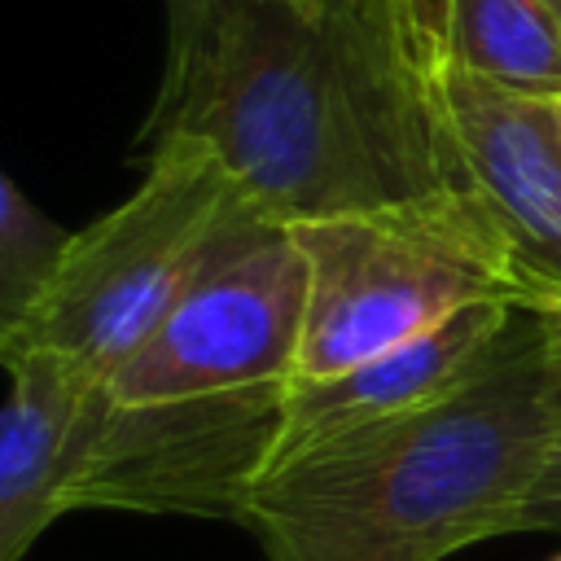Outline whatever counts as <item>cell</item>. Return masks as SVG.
<instances>
[{
    "mask_svg": "<svg viewBox=\"0 0 561 561\" xmlns=\"http://www.w3.org/2000/svg\"><path fill=\"white\" fill-rule=\"evenodd\" d=\"M513 316H517V302H478V307H465L451 320L434 324L430 333L408 337L390 351H377L342 373H329L316 381H294L289 399H285L276 460H285L302 447L329 443L337 434L438 403L443 394H451L460 381H469L491 359V351L508 333Z\"/></svg>",
    "mask_w": 561,
    "mask_h": 561,
    "instance_id": "ba28073f",
    "label": "cell"
},
{
    "mask_svg": "<svg viewBox=\"0 0 561 561\" xmlns=\"http://www.w3.org/2000/svg\"><path fill=\"white\" fill-rule=\"evenodd\" d=\"M447 61L504 92L561 101V26L543 0H451Z\"/></svg>",
    "mask_w": 561,
    "mask_h": 561,
    "instance_id": "30bf717a",
    "label": "cell"
},
{
    "mask_svg": "<svg viewBox=\"0 0 561 561\" xmlns=\"http://www.w3.org/2000/svg\"><path fill=\"white\" fill-rule=\"evenodd\" d=\"M552 561H561V552H557V557H552Z\"/></svg>",
    "mask_w": 561,
    "mask_h": 561,
    "instance_id": "ac0fdd59",
    "label": "cell"
},
{
    "mask_svg": "<svg viewBox=\"0 0 561 561\" xmlns=\"http://www.w3.org/2000/svg\"><path fill=\"white\" fill-rule=\"evenodd\" d=\"M75 232L57 228L13 175H0V333L18 329L53 285Z\"/></svg>",
    "mask_w": 561,
    "mask_h": 561,
    "instance_id": "8fae6325",
    "label": "cell"
},
{
    "mask_svg": "<svg viewBox=\"0 0 561 561\" xmlns=\"http://www.w3.org/2000/svg\"><path fill=\"white\" fill-rule=\"evenodd\" d=\"M557 430L561 394L539 320L517 307L469 381L276 460L237 526L267 561H443L504 535Z\"/></svg>",
    "mask_w": 561,
    "mask_h": 561,
    "instance_id": "7a4b0ae2",
    "label": "cell"
},
{
    "mask_svg": "<svg viewBox=\"0 0 561 561\" xmlns=\"http://www.w3.org/2000/svg\"><path fill=\"white\" fill-rule=\"evenodd\" d=\"M552 105H557V127H561V101H552Z\"/></svg>",
    "mask_w": 561,
    "mask_h": 561,
    "instance_id": "e0dca14e",
    "label": "cell"
},
{
    "mask_svg": "<svg viewBox=\"0 0 561 561\" xmlns=\"http://www.w3.org/2000/svg\"><path fill=\"white\" fill-rule=\"evenodd\" d=\"M276 228L202 140L158 136L140 184L70 237L53 285L0 342L48 346L101 386L202 280Z\"/></svg>",
    "mask_w": 561,
    "mask_h": 561,
    "instance_id": "3957f363",
    "label": "cell"
},
{
    "mask_svg": "<svg viewBox=\"0 0 561 561\" xmlns=\"http://www.w3.org/2000/svg\"><path fill=\"white\" fill-rule=\"evenodd\" d=\"M307 254V324L294 381L342 373L478 302H517L526 272L495 206L447 184L390 206L289 224Z\"/></svg>",
    "mask_w": 561,
    "mask_h": 561,
    "instance_id": "277c9868",
    "label": "cell"
},
{
    "mask_svg": "<svg viewBox=\"0 0 561 561\" xmlns=\"http://www.w3.org/2000/svg\"><path fill=\"white\" fill-rule=\"evenodd\" d=\"M543 4H548V13H552V18H557V26H561V0H543Z\"/></svg>",
    "mask_w": 561,
    "mask_h": 561,
    "instance_id": "2e32d148",
    "label": "cell"
},
{
    "mask_svg": "<svg viewBox=\"0 0 561 561\" xmlns=\"http://www.w3.org/2000/svg\"><path fill=\"white\" fill-rule=\"evenodd\" d=\"M307 324V254L289 224L202 280L101 386L110 403H167L294 386Z\"/></svg>",
    "mask_w": 561,
    "mask_h": 561,
    "instance_id": "8992f818",
    "label": "cell"
},
{
    "mask_svg": "<svg viewBox=\"0 0 561 561\" xmlns=\"http://www.w3.org/2000/svg\"><path fill=\"white\" fill-rule=\"evenodd\" d=\"M465 184H473L504 219L526 294L561 289V127L557 105L504 92L460 70L443 83Z\"/></svg>",
    "mask_w": 561,
    "mask_h": 561,
    "instance_id": "52a82bcc",
    "label": "cell"
},
{
    "mask_svg": "<svg viewBox=\"0 0 561 561\" xmlns=\"http://www.w3.org/2000/svg\"><path fill=\"white\" fill-rule=\"evenodd\" d=\"M9 394L0 412V561H22L70 513L66 486L92 381L48 346L0 342Z\"/></svg>",
    "mask_w": 561,
    "mask_h": 561,
    "instance_id": "9c48e42d",
    "label": "cell"
},
{
    "mask_svg": "<svg viewBox=\"0 0 561 561\" xmlns=\"http://www.w3.org/2000/svg\"><path fill=\"white\" fill-rule=\"evenodd\" d=\"M522 307H526V311H535V320H539L543 359H548L552 386H557V394H561V289H543V294H530Z\"/></svg>",
    "mask_w": 561,
    "mask_h": 561,
    "instance_id": "9a60e30c",
    "label": "cell"
},
{
    "mask_svg": "<svg viewBox=\"0 0 561 561\" xmlns=\"http://www.w3.org/2000/svg\"><path fill=\"white\" fill-rule=\"evenodd\" d=\"M517 530H561V430H557L535 482L526 486V495L513 504V513L504 522V535H517Z\"/></svg>",
    "mask_w": 561,
    "mask_h": 561,
    "instance_id": "7c38bea8",
    "label": "cell"
},
{
    "mask_svg": "<svg viewBox=\"0 0 561 561\" xmlns=\"http://www.w3.org/2000/svg\"><path fill=\"white\" fill-rule=\"evenodd\" d=\"M447 9H451V0H399L408 39L438 83H447V70H451V61H447Z\"/></svg>",
    "mask_w": 561,
    "mask_h": 561,
    "instance_id": "4fadbf2b",
    "label": "cell"
},
{
    "mask_svg": "<svg viewBox=\"0 0 561 561\" xmlns=\"http://www.w3.org/2000/svg\"><path fill=\"white\" fill-rule=\"evenodd\" d=\"M158 136L202 140L280 224L465 184L399 0H215L136 140Z\"/></svg>",
    "mask_w": 561,
    "mask_h": 561,
    "instance_id": "6da1fadb",
    "label": "cell"
},
{
    "mask_svg": "<svg viewBox=\"0 0 561 561\" xmlns=\"http://www.w3.org/2000/svg\"><path fill=\"white\" fill-rule=\"evenodd\" d=\"M285 399L289 386L167 403H110L92 390L66 504L237 522L276 460Z\"/></svg>",
    "mask_w": 561,
    "mask_h": 561,
    "instance_id": "5b68a950",
    "label": "cell"
},
{
    "mask_svg": "<svg viewBox=\"0 0 561 561\" xmlns=\"http://www.w3.org/2000/svg\"><path fill=\"white\" fill-rule=\"evenodd\" d=\"M210 9H215V0H167V61H162V70H175L197 48Z\"/></svg>",
    "mask_w": 561,
    "mask_h": 561,
    "instance_id": "5bb4252c",
    "label": "cell"
}]
</instances>
